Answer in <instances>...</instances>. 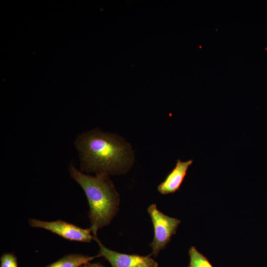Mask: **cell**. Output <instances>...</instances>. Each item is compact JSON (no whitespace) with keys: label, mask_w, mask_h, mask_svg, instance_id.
Here are the masks:
<instances>
[{"label":"cell","mask_w":267,"mask_h":267,"mask_svg":"<svg viewBox=\"0 0 267 267\" xmlns=\"http://www.w3.org/2000/svg\"><path fill=\"white\" fill-rule=\"evenodd\" d=\"M99 245L98 254L104 257L112 267H158V263L150 256H142L136 254L128 255L111 250L101 242L97 236H93Z\"/></svg>","instance_id":"cell-5"},{"label":"cell","mask_w":267,"mask_h":267,"mask_svg":"<svg viewBox=\"0 0 267 267\" xmlns=\"http://www.w3.org/2000/svg\"><path fill=\"white\" fill-rule=\"evenodd\" d=\"M147 210L154 230V237L150 244L152 249L151 255L156 257L170 241L172 235L176 233L180 221L164 214L154 204L150 205Z\"/></svg>","instance_id":"cell-3"},{"label":"cell","mask_w":267,"mask_h":267,"mask_svg":"<svg viewBox=\"0 0 267 267\" xmlns=\"http://www.w3.org/2000/svg\"><path fill=\"white\" fill-rule=\"evenodd\" d=\"M190 267H213L206 258L200 253L195 247L189 250Z\"/></svg>","instance_id":"cell-8"},{"label":"cell","mask_w":267,"mask_h":267,"mask_svg":"<svg viewBox=\"0 0 267 267\" xmlns=\"http://www.w3.org/2000/svg\"><path fill=\"white\" fill-rule=\"evenodd\" d=\"M193 160L181 161L178 159L175 168L168 175L165 180L158 186V191L162 194L173 193L178 190L186 175Z\"/></svg>","instance_id":"cell-6"},{"label":"cell","mask_w":267,"mask_h":267,"mask_svg":"<svg viewBox=\"0 0 267 267\" xmlns=\"http://www.w3.org/2000/svg\"><path fill=\"white\" fill-rule=\"evenodd\" d=\"M188 267H190L189 266H188Z\"/></svg>","instance_id":"cell-11"},{"label":"cell","mask_w":267,"mask_h":267,"mask_svg":"<svg viewBox=\"0 0 267 267\" xmlns=\"http://www.w3.org/2000/svg\"><path fill=\"white\" fill-rule=\"evenodd\" d=\"M100 257L101 256L99 254L94 256H89L78 253L69 254L44 267H80L82 265Z\"/></svg>","instance_id":"cell-7"},{"label":"cell","mask_w":267,"mask_h":267,"mask_svg":"<svg viewBox=\"0 0 267 267\" xmlns=\"http://www.w3.org/2000/svg\"><path fill=\"white\" fill-rule=\"evenodd\" d=\"M28 223L31 227L49 230L71 241L89 243L93 239L90 228H82L62 220L47 222L31 218Z\"/></svg>","instance_id":"cell-4"},{"label":"cell","mask_w":267,"mask_h":267,"mask_svg":"<svg viewBox=\"0 0 267 267\" xmlns=\"http://www.w3.org/2000/svg\"><path fill=\"white\" fill-rule=\"evenodd\" d=\"M0 267H18L16 257L11 253L3 254L0 258Z\"/></svg>","instance_id":"cell-9"},{"label":"cell","mask_w":267,"mask_h":267,"mask_svg":"<svg viewBox=\"0 0 267 267\" xmlns=\"http://www.w3.org/2000/svg\"><path fill=\"white\" fill-rule=\"evenodd\" d=\"M80 267H106L99 263H90L89 262L82 265Z\"/></svg>","instance_id":"cell-10"},{"label":"cell","mask_w":267,"mask_h":267,"mask_svg":"<svg viewBox=\"0 0 267 267\" xmlns=\"http://www.w3.org/2000/svg\"><path fill=\"white\" fill-rule=\"evenodd\" d=\"M69 173L85 193L89 208L90 228L93 236H97L98 229L109 225L117 213L119 195L108 175L91 176L84 174L73 165L69 166Z\"/></svg>","instance_id":"cell-2"},{"label":"cell","mask_w":267,"mask_h":267,"mask_svg":"<svg viewBox=\"0 0 267 267\" xmlns=\"http://www.w3.org/2000/svg\"><path fill=\"white\" fill-rule=\"evenodd\" d=\"M74 145L82 172L120 174L126 172L134 162V152L129 143L118 135L99 129L80 134Z\"/></svg>","instance_id":"cell-1"}]
</instances>
